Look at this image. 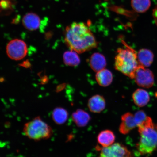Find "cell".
Here are the masks:
<instances>
[{
	"instance_id": "obj_21",
	"label": "cell",
	"mask_w": 157,
	"mask_h": 157,
	"mask_svg": "<svg viewBox=\"0 0 157 157\" xmlns=\"http://www.w3.org/2000/svg\"><path fill=\"white\" fill-rule=\"evenodd\" d=\"M134 116L137 123V127L144 122L147 117L146 113L143 110H139L136 112L134 114Z\"/></svg>"
},
{
	"instance_id": "obj_2",
	"label": "cell",
	"mask_w": 157,
	"mask_h": 157,
	"mask_svg": "<svg viewBox=\"0 0 157 157\" xmlns=\"http://www.w3.org/2000/svg\"><path fill=\"white\" fill-rule=\"evenodd\" d=\"M140 137L136 147L140 155L152 154L157 147V125L147 117L146 120L137 127Z\"/></svg>"
},
{
	"instance_id": "obj_20",
	"label": "cell",
	"mask_w": 157,
	"mask_h": 157,
	"mask_svg": "<svg viewBox=\"0 0 157 157\" xmlns=\"http://www.w3.org/2000/svg\"><path fill=\"white\" fill-rule=\"evenodd\" d=\"M15 3L13 0H1V12L3 14H7L13 10Z\"/></svg>"
},
{
	"instance_id": "obj_14",
	"label": "cell",
	"mask_w": 157,
	"mask_h": 157,
	"mask_svg": "<svg viewBox=\"0 0 157 157\" xmlns=\"http://www.w3.org/2000/svg\"><path fill=\"white\" fill-rule=\"evenodd\" d=\"M132 99L135 105L139 107H143L148 103L150 100V95L146 90L138 88L132 94Z\"/></svg>"
},
{
	"instance_id": "obj_9",
	"label": "cell",
	"mask_w": 157,
	"mask_h": 157,
	"mask_svg": "<svg viewBox=\"0 0 157 157\" xmlns=\"http://www.w3.org/2000/svg\"><path fill=\"white\" fill-rule=\"evenodd\" d=\"M88 107L90 111L94 113H100L105 109L106 101L102 96L96 95L88 100Z\"/></svg>"
},
{
	"instance_id": "obj_7",
	"label": "cell",
	"mask_w": 157,
	"mask_h": 157,
	"mask_svg": "<svg viewBox=\"0 0 157 157\" xmlns=\"http://www.w3.org/2000/svg\"><path fill=\"white\" fill-rule=\"evenodd\" d=\"M133 78L137 85L143 88L151 87L154 83V75L151 71L140 65L135 72Z\"/></svg>"
},
{
	"instance_id": "obj_3",
	"label": "cell",
	"mask_w": 157,
	"mask_h": 157,
	"mask_svg": "<svg viewBox=\"0 0 157 157\" xmlns=\"http://www.w3.org/2000/svg\"><path fill=\"white\" fill-rule=\"evenodd\" d=\"M137 54V53L129 47L118 49L115 58V69L133 79L139 65Z\"/></svg>"
},
{
	"instance_id": "obj_12",
	"label": "cell",
	"mask_w": 157,
	"mask_h": 157,
	"mask_svg": "<svg viewBox=\"0 0 157 157\" xmlns=\"http://www.w3.org/2000/svg\"><path fill=\"white\" fill-rule=\"evenodd\" d=\"M72 120L76 126L83 127L87 125L91 120V117L87 112L78 109L72 114Z\"/></svg>"
},
{
	"instance_id": "obj_16",
	"label": "cell",
	"mask_w": 157,
	"mask_h": 157,
	"mask_svg": "<svg viewBox=\"0 0 157 157\" xmlns=\"http://www.w3.org/2000/svg\"><path fill=\"white\" fill-rule=\"evenodd\" d=\"M96 79L100 86L106 87L110 85L113 82V77L112 72L107 69L97 72Z\"/></svg>"
},
{
	"instance_id": "obj_23",
	"label": "cell",
	"mask_w": 157,
	"mask_h": 157,
	"mask_svg": "<svg viewBox=\"0 0 157 157\" xmlns=\"http://www.w3.org/2000/svg\"><path fill=\"white\" fill-rule=\"evenodd\" d=\"M153 17L154 19L155 23L157 25V6L153 12Z\"/></svg>"
},
{
	"instance_id": "obj_17",
	"label": "cell",
	"mask_w": 157,
	"mask_h": 157,
	"mask_svg": "<svg viewBox=\"0 0 157 157\" xmlns=\"http://www.w3.org/2000/svg\"><path fill=\"white\" fill-rule=\"evenodd\" d=\"M52 117L53 120L56 124L62 125L67 121L68 113L63 108H56L52 112Z\"/></svg>"
},
{
	"instance_id": "obj_19",
	"label": "cell",
	"mask_w": 157,
	"mask_h": 157,
	"mask_svg": "<svg viewBox=\"0 0 157 157\" xmlns=\"http://www.w3.org/2000/svg\"><path fill=\"white\" fill-rule=\"evenodd\" d=\"M63 60L65 64L70 66H76L80 63L79 56L74 51H67L63 55Z\"/></svg>"
},
{
	"instance_id": "obj_11",
	"label": "cell",
	"mask_w": 157,
	"mask_h": 157,
	"mask_svg": "<svg viewBox=\"0 0 157 157\" xmlns=\"http://www.w3.org/2000/svg\"><path fill=\"white\" fill-rule=\"evenodd\" d=\"M89 64L92 69L97 72L105 68L107 65L106 60L103 54L95 52L90 57Z\"/></svg>"
},
{
	"instance_id": "obj_4",
	"label": "cell",
	"mask_w": 157,
	"mask_h": 157,
	"mask_svg": "<svg viewBox=\"0 0 157 157\" xmlns=\"http://www.w3.org/2000/svg\"><path fill=\"white\" fill-rule=\"evenodd\" d=\"M23 132L29 138L35 141L50 138L53 134L52 127L37 117L25 124Z\"/></svg>"
},
{
	"instance_id": "obj_6",
	"label": "cell",
	"mask_w": 157,
	"mask_h": 157,
	"mask_svg": "<svg viewBox=\"0 0 157 157\" xmlns=\"http://www.w3.org/2000/svg\"><path fill=\"white\" fill-rule=\"evenodd\" d=\"M6 53L8 56L11 59H22L26 56L27 53V45L24 41L21 39H13L7 45Z\"/></svg>"
},
{
	"instance_id": "obj_8",
	"label": "cell",
	"mask_w": 157,
	"mask_h": 157,
	"mask_svg": "<svg viewBox=\"0 0 157 157\" xmlns=\"http://www.w3.org/2000/svg\"><path fill=\"white\" fill-rule=\"evenodd\" d=\"M121 123L120 125L119 131L121 134L127 135L131 131L137 127L134 115L128 112L124 114L121 117Z\"/></svg>"
},
{
	"instance_id": "obj_22",
	"label": "cell",
	"mask_w": 157,
	"mask_h": 157,
	"mask_svg": "<svg viewBox=\"0 0 157 157\" xmlns=\"http://www.w3.org/2000/svg\"><path fill=\"white\" fill-rule=\"evenodd\" d=\"M111 9H113L115 11L117 12L118 13H122V14H125V15L129 17H132L133 16V15H134V13L131 12V11H126L125 10L120 8L117 7H113Z\"/></svg>"
},
{
	"instance_id": "obj_15",
	"label": "cell",
	"mask_w": 157,
	"mask_h": 157,
	"mask_svg": "<svg viewBox=\"0 0 157 157\" xmlns=\"http://www.w3.org/2000/svg\"><path fill=\"white\" fill-rule=\"evenodd\" d=\"M137 59L139 65L144 67L150 66L154 60V55L153 52L148 49H140L137 52Z\"/></svg>"
},
{
	"instance_id": "obj_18",
	"label": "cell",
	"mask_w": 157,
	"mask_h": 157,
	"mask_svg": "<svg viewBox=\"0 0 157 157\" xmlns=\"http://www.w3.org/2000/svg\"><path fill=\"white\" fill-rule=\"evenodd\" d=\"M131 6L135 12L143 13L150 8L151 0H131Z\"/></svg>"
},
{
	"instance_id": "obj_1",
	"label": "cell",
	"mask_w": 157,
	"mask_h": 157,
	"mask_svg": "<svg viewBox=\"0 0 157 157\" xmlns=\"http://www.w3.org/2000/svg\"><path fill=\"white\" fill-rule=\"evenodd\" d=\"M65 41L71 50L81 54L96 48L98 43L87 25L74 22L66 27Z\"/></svg>"
},
{
	"instance_id": "obj_10",
	"label": "cell",
	"mask_w": 157,
	"mask_h": 157,
	"mask_svg": "<svg viewBox=\"0 0 157 157\" xmlns=\"http://www.w3.org/2000/svg\"><path fill=\"white\" fill-rule=\"evenodd\" d=\"M22 21L23 26L29 31L36 30L41 25L40 17L34 13H27L23 16Z\"/></svg>"
},
{
	"instance_id": "obj_5",
	"label": "cell",
	"mask_w": 157,
	"mask_h": 157,
	"mask_svg": "<svg viewBox=\"0 0 157 157\" xmlns=\"http://www.w3.org/2000/svg\"><path fill=\"white\" fill-rule=\"evenodd\" d=\"M96 148L99 152V157H135L126 146L119 143L106 147L97 146Z\"/></svg>"
},
{
	"instance_id": "obj_13",
	"label": "cell",
	"mask_w": 157,
	"mask_h": 157,
	"mask_svg": "<svg viewBox=\"0 0 157 157\" xmlns=\"http://www.w3.org/2000/svg\"><path fill=\"white\" fill-rule=\"evenodd\" d=\"M115 136L113 131L106 129L100 132L97 136V141L101 147H106L111 146L115 142Z\"/></svg>"
}]
</instances>
